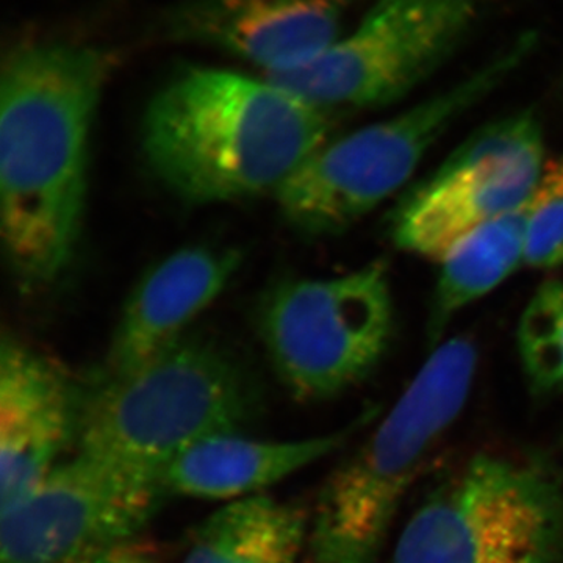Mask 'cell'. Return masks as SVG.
<instances>
[{"label": "cell", "instance_id": "cell-15", "mask_svg": "<svg viewBox=\"0 0 563 563\" xmlns=\"http://www.w3.org/2000/svg\"><path fill=\"white\" fill-rule=\"evenodd\" d=\"M310 520L299 504L266 493L225 503L196 531L181 563H298Z\"/></svg>", "mask_w": 563, "mask_h": 563}, {"label": "cell", "instance_id": "cell-16", "mask_svg": "<svg viewBox=\"0 0 563 563\" xmlns=\"http://www.w3.org/2000/svg\"><path fill=\"white\" fill-rule=\"evenodd\" d=\"M528 210L503 214L463 236L440 258L429 314V339L440 340L454 314L495 290L526 258Z\"/></svg>", "mask_w": 563, "mask_h": 563}, {"label": "cell", "instance_id": "cell-19", "mask_svg": "<svg viewBox=\"0 0 563 563\" xmlns=\"http://www.w3.org/2000/svg\"><path fill=\"white\" fill-rule=\"evenodd\" d=\"M87 563H163L162 555L150 542L139 537L114 544Z\"/></svg>", "mask_w": 563, "mask_h": 563}, {"label": "cell", "instance_id": "cell-8", "mask_svg": "<svg viewBox=\"0 0 563 563\" xmlns=\"http://www.w3.org/2000/svg\"><path fill=\"white\" fill-rule=\"evenodd\" d=\"M490 2L376 0L320 57L265 79L322 110L385 106L439 69Z\"/></svg>", "mask_w": 563, "mask_h": 563}, {"label": "cell", "instance_id": "cell-17", "mask_svg": "<svg viewBox=\"0 0 563 563\" xmlns=\"http://www.w3.org/2000/svg\"><path fill=\"white\" fill-rule=\"evenodd\" d=\"M518 352L533 395L563 393V282L547 280L532 296L518 328Z\"/></svg>", "mask_w": 563, "mask_h": 563}, {"label": "cell", "instance_id": "cell-18", "mask_svg": "<svg viewBox=\"0 0 563 563\" xmlns=\"http://www.w3.org/2000/svg\"><path fill=\"white\" fill-rule=\"evenodd\" d=\"M526 210V265L537 269L563 266V155L544 162Z\"/></svg>", "mask_w": 563, "mask_h": 563}, {"label": "cell", "instance_id": "cell-6", "mask_svg": "<svg viewBox=\"0 0 563 563\" xmlns=\"http://www.w3.org/2000/svg\"><path fill=\"white\" fill-rule=\"evenodd\" d=\"M391 563H563L561 470L474 455L415 510Z\"/></svg>", "mask_w": 563, "mask_h": 563}, {"label": "cell", "instance_id": "cell-1", "mask_svg": "<svg viewBox=\"0 0 563 563\" xmlns=\"http://www.w3.org/2000/svg\"><path fill=\"white\" fill-rule=\"evenodd\" d=\"M110 66L102 51L65 43L29 44L3 63L0 229L21 287H47L73 261L91 125Z\"/></svg>", "mask_w": 563, "mask_h": 563}, {"label": "cell", "instance_id": "cell-4", "mask_svg": "<svg viewBox=\"0 0 563 563\" xmlns=\"http://www.w3.org/2000/svg\"><path fill=\"white\" fill-rule=\"evenodd\" d=\"M476 368V346L465 336L429 355L390 412L322 485L309 563L376 562L415 477L461 417Z\"/></svg>", "mask_w": 563, "mask_h": 563}, {"label": "cell", "instance_id": "cell-5", "mask_svg": "<svg viewBox=\"0 0 563 563\" xmlns=\"http://www.w3.org/2000/svg\"><path fill=\"white\" fill-rule=\"evenodd\" d=\"M536 43V36L525 33L448 90L398 117L325 143L274 192L282 217L306 235L346 231L395 195L437 140L496 90Z\"/></svg>", "mask_w": 563, "mask_h": 563}, {"label": "cell", "instance_id": "cell-20", "mask_svg": "<svg viewBox=\"0 0 563 563\" xmlns=\"http://www.w3.org/2000/svg\"><path fill=\"white\" fill-rule=\"evenodd\" d=\"M554 462H555V465L559 466V470H561V472L563 474V437L561 440V444H559V459H558V461H554Z\"/></svg>", "mask_w": 563, "mask_h": 563}, {"label": "cell", "instance_id": "cell-2", "mask_svg": "<svg viewBox=\"0 0 563 563\" xmlns=\"http://www.w3.org/2000/svg\"><path fill=\"white\" fill-rule=\"evenodd\" d=\"M332 111L233 70L191 68L152 98L141 146L177 198L217 203L276 192L324 146Z\"/></svg>", "mask_w": 563, "mask_h": 563}, {"label": "cell", "instance_id": "cell-10", "mask_svg": "<svg viewBox=\"0 0 563 563\" xmlns=\"http://www.w3.org/2000/svg\"><path fill=\"white\" fill-rule=\"evenodd\" d=\"M544 166L542 125L521 111L485 125L393 211L399 250L440 261L474 229L528 203Z\"/></svg>", "mask_w": 563, "mask_h": 563}, {"label": "cell", "instance_id": "cell-12", "mask_svg": "<svg viewBox=\"0 0 563 563\" xmlns=\"http://www.w3.org/2000/svg\"><path fill=\"white\" fill-rule=\"evenodd\" d=\"M350 0H191L176 11L177 38L231 52L269 74L301 68L343 35Z\"/></svg>", "mask_w": 563, "mask_h": 563}, {"label": "cell", "instance_id": "cell-13", "mask_svg": "<svg viewBox=\"0 0 563 563\" xmlns=\"http://www.w3.org/2000/svg\"><path fill=\"white\" fill-rule=\"evenodd\" d=\"M242 254L190 246L144 274L113 333L102 376L140 368L185 336V328L228 287Z\"/></svg>", "mask_w": 563, "mask_h": 563}, {"label": "cell", "instance_id": "cell-9", "mask_svg": "<svg viewBox=\"0 0 563 563\" xmlns=\"http://www.w3.org/2000/svg\"><path fill=\"white\" fill-rule=\"evenodd\" d=\"M168 495L162 477L77 451L0 510V563H87L139 537Z\"/></svg>", "mask_w": 563, "mask_h": 563}, {"label": "cell", "instance_id": "cell-7", "mask_svg": "<svg viewBox=\"0 0 563 563\" xmlns=\"http://www.w3.org/2000/svg\"><path fill=\"white\" fill-rule=\"evenodd\" d=\"M274 372L298 401L335 398L383 362L393 331L387 269L380 263L332 279L285 280L261 314Z\"/></svg>", "mask_w": 563, "mask_h": 563}, {"label": "cell", "instance_id": "cell-11", "mask_svg": "<svg viewBox=\"0 0 563 563\" xmlns=\"http://www.w3.org/2000/svg\"><path fill=\"white\" fill-rule=\"evenodd\" d=\"M85 391L60 363L13 335L0 346V510L79 444Z\"/></svg>", "mask_w": 563, "mask_h": 563}, {"label": "cell", "instance_id": "cell-14", "mask_svg": "<svg viewBox=\"0 0 563 563\" xmlns=\"http://www.w3.org/2000/svg\"><path fill=\"white\" fill-rule=\"evenodd\" d=\"M358 420L336 431L298 440H265L224 433L196 444L169 463L163 484L169 495L231 503L263 495L307 466L329 457L372 421Z\"/></svg>", "mask_w": 563, "mask_h": 563}, {"label": "cell", "instance_id": "cell-3", "mask_svg": "<svg viewBox=\"0 0 563 563\" xmlns=\"http://www.w3.org/2000/svg\"><path fill=\"white\" fill-rule=\"evenodd\" d=\"M262 410L261 385L235 352L185 335L140 368L101 376L85 391L77 451L163 479L185 451L243 432Z\"/></svg>", "mask_w": 563, "mask_h": 563}]
</instances>
